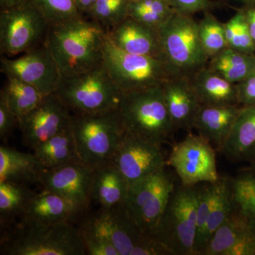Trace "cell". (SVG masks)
Wrapping results in <instances>:
<instances>
[{"label": "cell", "mask_w": 255, "mask_h": 255, "mask_svg": "<svg viewBox=\"0 0 255 255\" xmlns=\"http://www.w3.org/2000/svg\"><path fill=\"white\" fill-rule=\"evenodd\" d=\"M32 150L46 169L58 168L72 162H81L71 126Z\"/></svg>", "instance_id": "cell-26"}, {"label": "cell", "mask_w": 255, "mask_h": 255, "mask_svg": "<svg viewBox=\"0 0 255 255\" xmlns=\"http://www.w3.org/2000/svg\"><path fill=\"white\" fill-rule=\"evenodd\" d=\"M199 187L174 189L153 237L172 255H194Z\"/></svg>", "instance_id": "cell-7"}, {"label": "cell", "mask_w": 255, "mask_h": 255, "mask_svg": "<svg viewBox=\"0 0 255 255\" xmlns=\"http://www.w3.org/2000/svg\"><path fill=\"white\" fill-rule=\"evenodd\" d=\"M254 3H255V2Z\"/></svg>", "instance_id": "cell-47"}, {"label": "cell", "mask_w": 255, "mask_h": 255, "mask_svg": "<svg viewBox=\"0 0 255 255\" xmlns=\"http://www.w3.org/2000/svg\"><path fill=\"white\" fill-rule=\"evenodd\" d=\"M98 0H75L79 12L83 16H87Z\"/></svg>", "instance_id": "cell-43"}, {"label": "cell", "mask_w": 255, "mask_h": 255, "mask_svg": "<svg viewBox=\"0 0 255 255\" xmlns=\"http://www.w3.org/2000/svg\"><path fill=\"white\" fill-rule=\"evenodd\" d=\"M80 230L86 254L89 255H119L118 251L108 241L87 231Z\"/></svg>", "instance_id": "cell-38"}, {"label": "cell", "mask_w": 255, "mask_h": 255, "mask_svg": "<svg viewBox=\"0 0 255 255\" xmlns=\"http://www.w3.org/2000/svg\"><path fill=\"white\" fill-rule=\"evenodd\" d=\"M1 254L6 255H85L79 228L60 224L19 221L3 236Z\"/></svg>", "instance_id": "cell-2"}, {"label": "cell", "mask_w": 255, "mask_h": 255, "mask_svg": "<svg viewBox=\"0 0 255 255\" xmlns=\"http://www.w3.org/2000/svg\"><path fill=\"white\" fill-rule=\"evenodd\" d=\"M117 112L125 133L157 145L168 142L175 130L162 86L123 93Z\"/></svg>", "instance_id": "cell-3"}, {"label": "cell", "mask_w": 255, "mask_h": 255, "mask_svg": "<svg viewBox=\"0 0 255 255\" xmlns=\"http://www.w3.org/2000/svg\"><path fill=\"white\" fill-rule=\"evenodd\" d=\"M22 0H0V4H1V9H6L18 4Z\"/></svg>", "instance_id": "cell-44"}, {"label": "cell", "mask_w": 255, "mask_h": 255, "mask_svg": "<svg viewBox=\"0 0 255 255\" xmlns=\"http://www.w3.org/2000/svg\"><path fill=\"white\" fill-rule=\"evenodd\" d=\"M198 27L201 44L209 60L228 48L224 23L209 11L204 12V17L198 22Z\"/></svg>", "instance_id": "cell-33"}, {"label": "cell", "mask_w": 255, "mask_h": 255, "mask_svg": "<svg viewBox=\"0 0 255 255\" xmlns=\"http://www.w3.org/2000/svg\"><path fill=\"white\" fill-rule=\"evenodd\" d=\"M228 48L242 53L254 54L255 43L243 10L238 11L227 22L224 23Z\"/></svg>", "instance_id": "cell-34"}, {"label": "cell", "mask_w": 255, "mask_h": 255, "mask_svg": "<svg viewBox=\"0 0 255 255\" xmlns=\"http://www.w3.org/2000/svg\"><path fill=\"white\" fill-rule=\"evenodd\" d=\"M50 24L32 0H22L0 13V50L12 57L44 43Z\"/></svg>", "instance_id": "cell-10"}, {"label": "cell", "mask_w": 255, "mask_h": 255, "mask_svg": "<svg viewBox=\"0 0 255 255\" xmlns=\"http://www.w3.org/2000/svg\"><path fill=\"white\" fill-rule=\"evenodd\" d=\"M84 210L68 198L43 189L28 202L20 221L52 225L70 223L75 216Z\"/></svg>", "instance_id": "cell-18"}, {"label": "cell", "mask_w": 255, "mask_h": 255, "mask_svg": "<svg viewBox=\"0 0 255 255\" xmlns=\"http://www.w3.org/2000/svg\"><path fill=\"white\" fill-rule=\"evenodd\" d=\"M50 25L81 16L75 0H32Z\"/></svg>", "instance_id": "cell-37"}, {"label": "cell", "mask_w": 255, "mask_h": 255, "mask_svg": "<svg viewBox=\"0 0 255 255\" xmlns=\"http://www.w3.org/2000/svg\"><path fill=\"white\" fill-rule=\"evenodd\" d=\"M128 184L112 161L94 169L92 200L102 209H111L123 204Z\"/></svg>", "instance_id": "cell-25"}, {"label": "cell", "mask_w": 255, "mask_h": 255, "mask_svg": "<svg viewBox=\"0 0 255 255\" xmlns=\"http://www.w3.org/2000/svg\"><path fill=\"white\" fill-rule=\"evenodd\" d=\"M175 11L167 0H136L130 1L128 16L158 29Z\"/></svg>", "instance_id": "cell-32"}, {"label": "cell", "mask_w": 255, "mask_h": 255, "mask_svg": "<svg viewBox=\"0 0 255 255\" xmlns=\"http://www.w3.org/2000/svg\"><path fill=\"white\" fill-rule=\"evenodd\" d=\"M166 107L175 129L190 132L201 105L191 78L172 76L162 85Z\"/></svg>", "instance_id": "cell-17"}, {"label": "cell", "mask_w": 255, "mask_h": 255, "mask_svg": "<svg viewBox=\"0 0 255 255\" xmlns=\"http://www.w3.org/2000/svg\"><path fill=\"white\" fill-rule=\"evenodd\" d=\"M46 170L34 154L0 147V182L39 183Z\"/></svg>", "instance_id": "cell-24"}, {"label": "cell", "mask_w": 255, "mask_h": 255, "mask_svg": "<svg viewBox=\"0 0 255 255\" xmlns=\"http://www.w3.org/2000/svg\"><path fill=\"white\" fill-rule=\"evenodd\" d=\"M1 72L36 88L43 96L54 94L61 81V72L48 47L43 44L16 58L1 59Z\"/></svg>", "instance_id": "cell-12"}, {"label": "cell", "mask_w": 255, "mask_h": 255, "mask_svg": "<svg viewBox=\"0 0 255 255\" xmlns=\"http://www.w3.org/2000/svg\"><path fill=\"white\" fill-rule=\"evenodd\" d=\"M176 11L191 15L195 13L205 12L212 7L210 0H167Z\"/></svg>", "instance_id": "cell-39"}, {"label": "cell", "mask_w": 255, "mask_h": 255, "mask_svg": "<svg viewBox=\"0 0 255 255\" xmlns=\"http://www.w3.org/2000/svg\"><path fill=\"white\" fill-rule=\"evenodd\" d=\"M6 77V81L0 93V100L19 121L33 110L44 96L34 87L19 79Z\"/></svg>", "instance_id": "cell-28"}, {"label": "cell", "mask_w": 255, "mask_h": 255, "mask_svg": "<svg viewBox=\"0 0 255 255\" xmlns=\"http://www.w3.org/2000/svg\"><path fill=\"white\" fill-rule=\"evenodd\" d=\"M54 94L72 114L117 110L123 95L102 63L87 71L62 77Z\"/></svg>", "instance_id": "cell-5"}, {"label": "cell", "mask_w": 255, "mask_h": 255, "mask_svg": "<svg viewBox=\"0 0 255 255\" xmlns=\"http://www.w3.org/2000/svg\"><path fill=\"white\" fill-rule=\"evenodd\" d=\"M201 106H238L237 84L232 83L207 66L191 78Z\"/></svg>", "instance_id": "cell-23"}, {"label": "cell", "mask_w": 255, "mask_h": 255, "mask_svg": "<svg viewBox=\"0 0 255 255\" xmlns=\"http://www.w3.org/2000/svg\"><path fill=\"white\" fill-rule=\"evenodd\" d=\"M207 67L228 81L238 84L255 71V55L227 48L210 58Z\"/></svg>", "instance_id": "cell-27"}, {"label": "cell", "mask_w": 255, "mask_h": 255, "mask_svg": "<svg viewBox=\"0 0 255 255\" xmlns=\"http://www.w3.org/2000/svg\"><path fill=\"white\" fill-rule=\"evenodd\" d=\"M94 169L82 162H72L58 168L46 169L40 184L43 189L68 198L85 211L92 200Z\"/></svg>", "instance_id": "cell-16"}, {"label": "cell", "mask_w": 255, "mask_h": 255, "mask_svg": "<svg viewBox=\"0 0 255 255\" xmlns=\"http://www.w3.org/2000/svg\"><path fill=\"white\" fill-rule=\"evenodd\" d=\"M242 10L244 13L250 33H251L252 38L255 43V6H249L246 9Z\"/></svg>", "instance_id": "cell-42"}, {"label": "cell", "mask_w": 255, "mask_h": 255, "mask_svg": "<svg viewBox=\"0 0 255 255\" xmlns=\"http://www.w3.org/2000/svg\"><path fill=\"white\" fill-rule=\"evenodd\" d=\"M158 33L160 59L172 76L191 78L207 66L209 58L201 43L198 22L191 15L175 11Z\"/></svg>", "instance_id": "cell-4"}, {"label": "cell", "mask_w": 255, "mask_h": 255, "mask_svg": "<svg viewBox=\"0 0 255 255\" xmlns=\"http://www.w3.org/2000/svg\"><path fill=\"white\" fill-rule=\"evenodd\" d=\"M252 164H253V167H252V169H253V172L255 173V159L253 161V162H251Z\"/></svg>", "instance_id": "cell-45"}, {"label": "cell", "mask_w": 255, "mask_h": 255, "mask_svg": "<svg viewBox=\"0 0 255 255\" xmlns=\"http://www.w3.org/2000/svg\"><path fill=\"white\" fill-rule=\"evenodd\" d=\"M233 211L255 238V173L243 172L231 179Z\"/></svg>", "instance_id": "cell-29"}, {"label": "cell", "mask_w": 255, "mask_h": 255, "mask_svg": "<svg viewBox=\"0 0 255 255\" xmlns=\"http://www.w3.org/2000/svg\"><path fill=\"white\" fill-rule=\"evenodd\" d=\"M102 63L122 93L162 86L172 76L160 58L127 53L116 46L107 33Z\"/></svg>", "instance_id": "cell-8"}, {"label": "cell", "mask_w": 255, "mask_h": 255, "mask_svg": "<svg viewBox=\"0 0 255 255\" xmlns=\"http://www.w3.org/2000/svg\"><path fill=\"white\" fill-rule=\"evenodd\" d=\"M107 31L87 16L50 25L44 43L63 77L82 73L102 63Z\"/></svg>", "instance_id": "cell-1"}, {"label": "cell", "mask_w": 255, "mask_h": 255, "mask_svg": "<svg viewBox=\"0 0 255 255\" xmlns=\"http://www.w3.org/2000/svg\"><path fill=\"white\" fill-rule=\"evenodd\" d=\"M216 184V196L210 211L207 225L203 237L200 255L218 228L232 214L233 205L231 196V178L220 177Z\"/></svg>", "instance_id": "cell-31"}, {"label": "cell", "mask_w": 255, "mask_h": 255, "mask_svg": "<svg viewBox=\"0 0 255 255\" xmlns=\"http://www.w3.org/2000/svg\"><path fill=\"white\" fill-rule=\"evenodd\" d=\"M16 126H18L17 117L8 108L2 100H0V137L6 138Z\"/></svg>", "instance_id": "cell-41"}, {"label": "cell", "mask_w": 255, "mask_h": 255, "mask_svg": "<svg viewBox=\"0 0 255 255\" xmlns=\"http://www.w3.org/2000/svg\"><path fill=\"white\" fill-rule=\"evenodd\" d=\"M107 34L116 46L127 53L160 58V44L157 28L127 16L107 31Z\"/></svg>", "instance_id": "cell-19"}, {"label": "cell", "mask_w": 255, "mask_h": 255, "mask_svg": "<svg viewBox=\"0 0 255 255\" xmlns=\"http://www.w3.org/2000/svg\"><path fill=\"white\" fill-rule=\"evenodd\" d=\"M166 165L174 169L183 185L214 183L220 178L214 146L199 134L189 132L175 144Z\"/></svg>", "instance_id": "cell-11"}, {"label": "cell", "mask_w": 255, "mask_h": 255, "mask_svg": "<svg viewBox=\"0 0 255 255\" xmlns=\"http://www.w3.org/2000/svg\"><path fill=\"white\" fill-rule=\"evenodd\" d=\"M241 108L238 106H201L194 128L221 151Z\"/></svg>", "instance_id": "cell-21"}, {"label": "cell", "mask_w": 255, "mask_h": 255, "mask_svg": "<svg viewBox=\"0 0 255 255\" xmlns=\"http://www.w3.org/2000/svg\"><path fill=\"white\" fill-rule=\"evenodd\" d=\"M130 1H136V0H130Z\"/></svg>", "instance_id": "cell-46"}, {"label": "cell", "mask_w": 255, "mask_h": 255, "mask_svg": "<svg viewBox=\"0 0 255 255\" xmlns=\"http://www.w3.org/2000/svg\"><path fill=\"white\" fill-rule=\"evenodd\" d=\"M174 189L164 167L130 184L121 206L143 234L153 237Z\"/></svg>", "instance_id": "cell-9"}, {"label": "cell", "mask_w": 255, "mask_h": 255, "mask_svg": "<svg viewBox=\"0 0 255 255\" xmlns=\"http://www.w3.org/2000/svg\"><path fill=\"white\" fill-rule=\"evenodd\" d=\"M221 151L233 162L255 160V106L242 107Z\"/></svg>", "instance_id": "cell-22"}, {"label": "cell", "mask_w": 255, "mask_h": 255, "mask_svg": "<svg viewBox=\"0 0 255 255\" xmlns=\"http://www.w3.org/2000/svg\"><path fill=\"white\" fill-rule=\"evenodd\" d=\"M130 0H98L87 15L102 25L107 31L128 16Z\"/></svg>", "instance_id": "cell-35"}, {"label": "cell", "mask_w": 255, "mask_h": 255, "mask_svg": "<svg viewBox=\"0 0 255 255\" xmlns=\"http://www.w3.org/2000/svg\"><path fill=\"white\" fill-rule=\"evenodd\" d=\"M26 184L11 182H0V223L8 226L20 218L33 195Z\"/></svg>", "instance_id": "cell-30"}, {"label": "cell", "mask_w": 255, "mask_h": 255, "mask_svg": "<svg viewBox=\"0 0 255 255\" xmlns=\"http://www.w3.org/2000/svg\"><path fill=\"white\" fill-rule=\"evenodd\" d=\"M112 162L128 186L164 169L162 146L130 134H124Z\"/></svg>", "instance_id": "cell-14"}, {"label": "cell", "mask_w": 255, "mask_h": 255, "mask_svg": "<svg viewBox=\"0 0 255 255\" xmlns=\"http://www.w3.org/2000/svg\"><path fill=\"white\" fill-rule=\"evenodd\" d=\"M73 114L55 94L44 96L40 103L18 121L25 145L34 148L71 126Z\"/></svg>", "instance_id": "cell-13"}, {"label": "cell", "mask_w": 255, "mask_h": 255, "mask_svg": "<svg viewBox=\"0 0 255 255\" xmlns=\"http://www.w3.org/2000/svg\"><path fill=\"white\" fill-rule=\"evenodd\" d=\"M240 105L243 107L255 106V71L237 84Z\"/></svg>", "instance_id": "cell-40"}, {"label": "cell", "mask_w": 255, "mask_h": 255, "mask_svg": "<svg viewBox=\"0 0 255 255\" xmlns=\"http://www.w3.org/2000/svg\"><path fill=\"white\" fill-rule=\"evenodd\" d=\"M202 255H255V238L233 211L213 235Z\"/></svg>", "instance_id": "cell-20"}, {"label": "cell", "mask_w": 255, "mask_h": 255, "mask_svg": "<svg viewBox=\"0 0 255 255\" xmlns=\"http://www.w3.org/2000/svg\"><path fill=\"white\" fill-rule=\"evenodd\" d=\"M215 196H216L215 182L206 183L202 187H199L194 255H200L203 237L205 232L208 219L214 201Z\"/></svg>", "instance_id": "cell-36"}, {"label": "cell", "mask_w": 255, "mask_h": 255, "mask_svg": "<svg viewBox=\"0 0 255 255\" xmlns=\"http://www.w3.org/2000/svg\"><path fill=\"white\" fill-rule=\"evenodd\" d=\"M71 128L80 161L92 169L112 161L125 134L117 110L73 114Z\"/></svg>", "instance_id": "cell-6"}, {"label": "cell", "mask_w": 255, "mask_h": 255, "mask_svg": "<svg viewBox=\"0 0 255 255\" xmlns=\"http://www.w3.org/2000/svg\"><path fill=\"white\" fill-rule=\"evenodd\" d=\"M80 230L93 233L108 241L119 255H131L132 251L146 235L140 231L121 205L101 209L87 218Z\"/></svg>", "instance_id": "cell-15"}]
</instances>
